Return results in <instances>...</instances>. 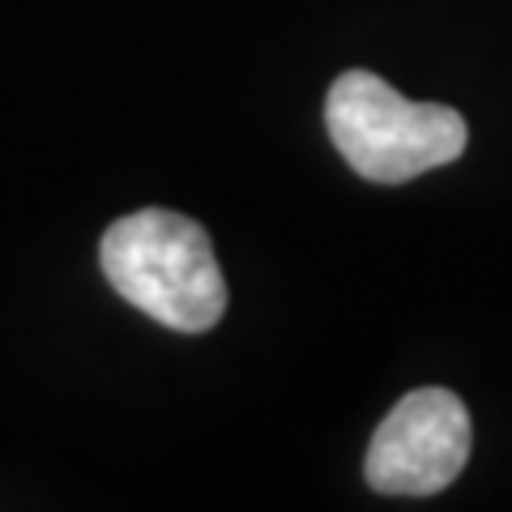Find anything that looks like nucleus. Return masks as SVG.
Returning a JSON list of instances; mask_svg holds the SVG:
<instances>
[{"instance_id": "nucleus-1", "label": "nucleus", "mask_w": 512, "mask_h": 512, "mask_svg": "<svg viewBox=\"0 0 512 512\" xmlns=\"http://www.w3.org/2000/svg\"><path fill=\"white\" fill-rule=\"evenodd\" d=\"M103 274L116 291L175 333H205L227 312V278L201 222L141 210L103 235Z\"/></svg>"}, {"instance_id": "nucleus-2", "label": "nucleus", "mask_w": 512, "mask_h": 512, "mask_svg": "<svg viewBox=\"0 0 512 512\" xmlns=\"http://www.w3.org/2000/svg\"><path fill=\"white\" fill-rule=\"evenodd\" d=\"M325 124L338 154L372 184H406L431 167H448L470 141L461 111L410 103L363 69H350L329 86Z\"/></svg>"}, {"instance_id": "nucleus-3", "label": "nucleus", "mask_w": 512, "mask_h": 512, "mask_svg": "<svg viewBox=\"0 0 512 512\" xmlns=\"http://www.w3.org/2000/svg\"><path fill=\"white\" fill-rule=\"evenodd\" d=\"M470 444V410L457 393L414 389L367 444V483L380 495H436L466 470Z\"/></svg>"}]
</instances>
